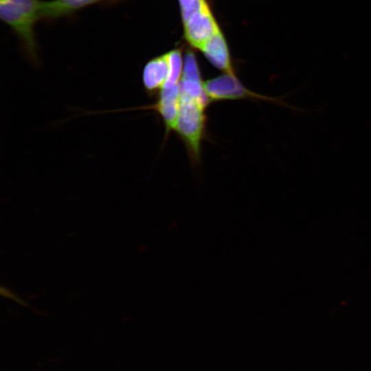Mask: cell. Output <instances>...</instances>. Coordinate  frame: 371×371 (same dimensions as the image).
<instances>
[{
	"label": "cell",
	"instance_id": "6da1fadb",
	"mask_svg": "<svg viewBox=\"0 0 371 371\" xmlns=\"http://www.w3.org/2000/svg\"><path fill=\"white\" fill-rule=\"evenodd\" d=\"M207 106L188 95L181 94L174 131L186 146L193 165L201 159V146L206 133Z\"/></svg>",
	"mask_w": 371,
	"mask_h": 371
},
{
	"label": "cell",
	"instance_id": "7a4b0ae2",
	"mask_svg": "<svg viewBox=\"0 0 371 371\" xmlns=\"http://www.w3.org/2000/svg\"><path fill=\"white\" fill-rule=\"evenodd\" d=\"M40 0H4L0 1L1 19L22 41L28 55L36 56L34 25L41 17Z\"/></svg>",
	"mask_w": 371,
	"mask_h": 371
},
{
	"label": "cell",
	"instance_id": "3957f363",
	"mask_svg": "<svg viewBox=\"0 0 371 371\" xmlns=\"http://www.w3.org/2000/svg\"><path fill=\"white\" fill-rule=\"evenodd\" d=\"M204 87L210 102L249 98L272 102L292 108L279 98L253 92L246 88L236 76L232 74H227L210 79L204 82Z\"/></svg>",
	"mask_w": 371,
	"mask_h": 371
},
{
	"label": "cell",
	"instance_id": "277c9868",
	"mask_svg": "<svg viewBox=\"0 0 371 371\" xmlns=\"http://www.w3.org/2000/svg\"><path fill=\"white\" fill-rule=\"evenodd\" d=\"M181 94V88L179 84L169 89H163L157 95V98L156 101L151 104L111 111L95 112L94 113L135 110L154 111L160 116L164 122L165 128V139L168 138L170 133L174 131L178 115Z\"/></svg>",
	"mask_w": 371,
	"mask_h": 371
},
{
	"label": "cell",
	"instance_id": "5b68a950",
	"mask_svg": "<svg viewBox=\"0 0 371 371\" xmlns=\"http://www.w3.org/2000/svg\"><path fill=\"white\" fill-rule=\"evenodd\" d=\"M188 42L199 49L220 30L205 0L200 8L184 23Z\"/></svg>",
	"mask_w": 371,
	"mask_h": 371
},
{
	"label": "cell",
	"instance_id": "8992f818",
	"mask_svg": "<svg viewBox=\"0 0 371 371\" xmlns=\"http://www.w3.org/2000/svg\"><path fill=\"white\" fill-rule=\"evenodd\" d=\"M169 73V67L165 54L155 57L144 65L142 80L145 93L149 97H155L163 89Z\"/></svg>",
	"mask_w": 371,
	"mask_h": 371
},
{
	"label": "cell",
	"instance_id": "52a82bcc",
	"mask_svg": "<svg viewBox=\"0 0 371 371\" xmlns=\"http://www.w3.org/2000/svg\"><path fill=\"white\" fill-rule=\"evenodd\" d=\"M201 50L215 67L235 75L226 42L220 30L204 44Z\"/></svg>",
	"mask_w": 371,
	"mask_h": 371
},
{
	"label": "cell",
	"instance_id": "ba28073f",
	"mask_svg": "<svg viewBox=\"0 0 371 371\" xmlns=\"http://www.w3.org/2000/svg\"><path fill=\"white\" fill-rule=\"evenodd\" d=\"M99 1L100 0H52L42 1L41 17L46 19L63 17Z\"/></svg>",
	"mask_w": 371,
	"mask_h": 371
},
{
	"label": "cell",
	"instance_id": "9c48e42d",
	"mask_svg": "<svg viewBox=\"0 0 371 371\" xmlns=\"http://www.w3.org/2000/svg\"><path fill=\"white\" fill-rule=\"evenodd\" d=\"M165 56L168 63L169 73L163 89H169L180 83L183 74L182 58L180 51L177 49L169 52Z\"/></svg>",
	"mask_w": 371,
	"mask_h": 371
},
{
	"label": "cell",
	"instance_id": "30bf717a",
	"mask_svg": "<svg viewBox=\"0 0 371 371\" xmlns=\"http://www.w3.org/2000/svg\"><path fill=\"white\" fill-rule=\"evenodd\" d=\"M181 79L202 80L196 59L192 52H188L185 56Z\"/></svg>",
	"mask_w": 371,
	"mask_h": 371
},
{
	"label": "cell",
	"instance_id": "8fae6325",
	"mask_svg": "<svg viewBox=\"0 0 371 371\" xmlns=\"http://www.w3.org/2000/svg\"><path fill=\"white\" fill-rule=\"evenodd\" d=\"M203 0H179L182 18L185 23L201 6Z\"/></svg>",
	"mask_w": 371,
	"mask_h": 371
},
{
	"label": "cell",
	"instance_id": "7c38bea8",
	"mask_svg": "<svg viewBox=\"0 0 371 371\" xmlns=\"http://www.w3.org/2000/svg\"><path fill=\"white\" fill-rule=\"evenodd\" d=\"M1 294L5 297L14 300L21 305L27 306V303L23 299L5 287H1Z\"/></svg>",
	"mask_w": 371,
	"mask_h": 371
},
{
	"label": "cell",
	"instance_id": "4fadbf2b",
	"mask_svg": "<svg viewBox=\"0 0 371 371\" xmlns=\"http://www.w3.org/2000/svg\"><path fill=\"white\" fill-rule=\"evenodd\" d=\"M4 1V0H0V1Z\"/></svg>",
	"mask_w": 371,
	"mask_h": 371
}]
</instances>
